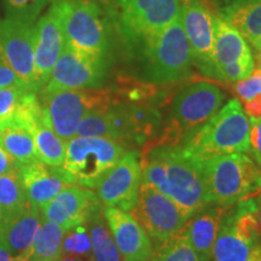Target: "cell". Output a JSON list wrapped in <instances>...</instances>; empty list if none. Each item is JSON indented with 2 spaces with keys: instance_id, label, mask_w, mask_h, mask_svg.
<instances>
[{
  "instance_id": "16",
  "label": "cell",
  "mask_w": 261,
  "mask_h": 261,
  "mask_svg": "<svg viewBox=\"0 0 261 261\" xmlns=\"http://www.w3.org/2000/svg\"><path fill=\"white\" fill-rule=\"evenodd\" d=\"M102 210L97 195L87 188L68 185L41 208L42 218L57 224L65 231L87 224L92 215Z\"/></svg>"
},
{
  "instance_id": "14",
  "label": "cell",
  "mask_w": 261,
  "mask_h": 261,
  "mask_svg": "<svg viewBox=\"0 0 261 261\" xmlns=\"http://www.w3.org/2000/svg\"><path fill=\"white\" fill-rule=\"evenodd\" d=\"M215 16L203 0H190L181 5V24L190 44L194 62L205 75L217 77L213 57Z\"/></svg>"
},
{
  "instance_id": "18",
  "label": "cell",
  "mask_w": 261,
  "mask_h": 261,
  "mask_svg": "<svg viewBox=\"0 0 261 261\" xmlns=\"http://www.w3.org/2000/svg\"><path fill=\"white\" fill-rule=\"evenodd\" d=\"M103 214L123 261H144L152 256L151 240L128 212L104 207Z\"/></svg>"
},
{
  "instance_id": "23",
  "label": "cell",
  "mask_w": 261,
  "mask_h": 261,
  "mask_svg": "<svg viewBox=\"0 0 261 261\" xmlns=\"http://www.w3.org/2000/svg\"><path fill=\"white\" fill-rule=\"evenodd\" d=\"M218 15L261 52V0H225Z\"/></svg>"
},
{
  "instance_id": "40",
  "label": "cell",
  "mask_w": 261,
  "mask_h": 261,
  "mask_svg": "<svg viewBox=\"0 0 261 261\" xmlns=\"http://www.w3.org/2000/svg\"><path fill=\"white\" fill-rule=\"evenodd\" d=\"M248 261H261V244L256 246L250 253Z\"/></svg>"
},
{
  "instance_id": "6",
  "label": "cell",
  "mask_w": 261,
  "mask_h": 261,
  "mask_svg": "<svg viewBox=\"0 0 261 261\" xmlns=\"http://www.w3.org/2000/svg\"><path fill=\"white\" fill-rule=\"evenodd\" d=\"M65 44L89 56L107 60L109 31L99 6L91 0H56Z\"/></svg>"
},
{
  "instance_id": "5",
  "label": "cell",
  "mask_w": 261,
  "mask_h": 261,
  "mask_svg": "<svg viewBox=\"0 0 261 261\" xmlns=\"http://www.w3.org/2000/svg\"><path fill=\"white\" fill-rule=\"evenodd\" d=\"M119 103L112 90H61L42 93V109L55 133L68 142L74 138L77 127L87 114L107 112Z\"/></svg>"
},
{
  "instance_id": "22",
  "label": "cell",
  "mask_w": 261,
  "mask_h": 261,
  "mask_svg": "<svg viewBox=\"0 0 261 261\" xmlns=\"http://www.w3.org/2000/svg\"><path fill=\"white\" fill-rule=\"evenodd\" d=\"M226 207L211 208L195 218H190L181 228L201 261H212L213 247L219 233Z\"/></svg>"
},
{
  "instance_id": "32",
  "label": "cell",
  "mask_w": 261,
  "mask_h": 261,
  "mask_svg": "<svg viewBox=\"0 0 261 261\" xmlns=\"http://www.w3.org/2000/svg\"><path fill=\"white\" fill-rule=\"evenodd\" d=\"M32 91L23 86H9L0 89V129L14 120L24 94Z\"/></svg>"
},
{
  "instance_id": "44",
  "label": "cell",
  "mask_w": 261,
  "mask_h": 261,
  "mask_svg": "<svg viewBox=\"0 0 261 261\" xmlns=\"http://www.w3.org/2000/svg\"><path fill=\"white\" fill-rule=\"evenodd\" d=\"M259 67H261V52H260V56H259Z\"/></svg>"
},
{
  "instance_id": "25",
  "label": "cell",
  "mask_w": 261,
  "mask_h": 261,
  "mask_svg": "<svg viewBox=\"0 0 261 261\" xmlns=\"http://www.w3.org/2000/svg\"><path fill=\"white\" fill-rule=\"evenodd\" d=\"M34 142L39 161L51 167H63L65 142L52 129L44 109L34 127Z\"/></svg>"
},
{
  "instance_id": "9",
  "label": "cell",
  "mask_w": 261,
  "mask_h": 261,
  "mask_svg": "<svg viewBox=\"0 0 261 261\" xmlns=\"http://www.w3.org/2000/svg\"><path fill=\"white\" fill-rule=\"evenodd\" d=\"M126 146L116 140L97 137H74L65 142L63 168L75 184L94 189L99 179L123 158Z\"/></svg>"
},
{
  "instance_id": "11",
  "label": "cell",
  "mask_w": 261,
  "mask_h": 261,
  "mask_svg": "<svg viewBox=\"0 0 261 261\" xmlns=\"http://www.w3.org/2000/svg\"><path fill=\"white\" fill-rule=\"evenodd\" d=\"M257 205L254 198L238 201L237 211L225 212L219 233L213 247V261H248L252 250L259 246L256 218Z\"/></svg>"
},
{
  "instance_id": "37",
  "label": "cell",
  "mask_w": 261,
  "mask_h": 261,
  "mask_svg": "<svg viewBox=\"0 0 261 261\" xmlns=\"http://www.w3.org/2000/svg\"><path fill=\"white\" fill-rule=\"evenodd\" d=\"M244 112L249 117H261V93L244 102Z\"/></svg>"
},
{
  "instance_id": "42",
  "label": "cell",
  "mask_w": 261,
  "mask_h": 261,
  "mask_svg": "<svg viewBox=\"0 0 261 261\" xmlns=\"http://www.w3.org/2000/svg\"><path fill=\"white\" fill-rule=\"evenodd\" d=\"M256 218H257V230H259V236L261 237V198H260L259 207H257Z\"/></svg>"
},
{
  "instance_id": "30",
  "label": "cell",
  "mask_w": 261,
  "mask_h": 261,
  "mask_svg": "<svg viewBox=\"0 0 261 261\" xmlns=\"http://www.w3.org/2000/svg\"><path fill=\"white\" fill-rule=\"evenodd\" d=\"M85 225L65 231L62 242V254L92 260V243L90 232Z\"/></svg>"
},
{
  "instance_id": "12",
  "label": "cell",
  "mask_w": 261,
  "mask_h": 261,
  "mask_svg": "<svg viewBox=\"0 0 261 261\" xmlns=\"http://www.w3.org/2000/svg\"><path fill=\"white\" fill-rule=\"evenodd\" d=\"M107 74V60L79 52L67 44L52 68L42 93L61 90L98 89Z\"/></svg>"
},
{
  "instance_id": "17",
  "label": "cell",
  "mask_w": 261,
  "mask_h": 261,
  "mask_svg": "<svg viewBox=\"0 0 261 261\" xmlns=\"http://www.w3.org/2000/svg\"><path fill=\"white\" fill-rule=\"evenodd\" d=\"M65 45L60 9L56 0L51 8L34 25L35 75L40 90L47 83Z\"/></svg>"
},
{
  "instance_id": "2",
  "label": "cell",
  "mask_w": 261,
  "mask_h": 261,
  "mask_svg": "<svg viewBox=\"0 0 261 261\" xmlns=\"http://www.w3.org/2000/svg\"><path fill=\"white\" fill-rule=\"evenodd\" d=\"M182 150L194 159L246 152L250 149V121L238 99H231L200 128L187 137Z\"/></svg>"
},
{
  "instance_id": "27",
  "label": "cell",
  "mask_w": 261,
  "mask_h": 261,
  "mask_svg": "<svg viewBox=\"0 0 261 261\" xmlns=\"http://www.w3.org/2000/svg\"><path fill=\"white\" fill-rule=\"evenodd\" d=\"M63 236V228L42 218L33 242L31 261H57L62 255Z\"/></svg>"
},
{
  "instance_id": "33",
  "label": "cell",
  "mask_w": 261,
  "mask_h": 261,
  "mask_svg": "<svg viewBox=\"0 0 261 261\" xmlns=\"http://www.w3.org/2000/svg\"><path fill=\"white\" fill-rule=\"evenodd\" d=\"M50 2L51 0H4L5 12L8 16L6 18L34 23L41 10Z\"/></svg>"
},
{
  "instance_id": "24",
  "label": "cell",
  "mask_w": 261,
  "mask_h": 261,
  "mask_svg": "<svg viewBox=\"0 0 261 261\" xmlns=\"http://www.w3.org/2000/svg\"><path fill=\"white\" fill-rule=\"evenodd\" d=\"M0 144L17 163L39 161L34 142V129L31 123L21 117L14 120L0 129Z\"/></svg>"
},
{
  "instance_id": "46",
  "label": "cell",
  "mask_w": 261,
  "mask_h": 261,
  "mask_svg": "<svg viewBox=\"0 0 261 261\" xmlns=\"http://www.w3.org/2000/svg\"><path fill=\"white\" fill-rule=\"evenodd\" d=\"M217 2H221V3H223V2H225V0H217Z\"/></svg>"
},
{
  "instance_id": "29",
  "label": "cell",
  "mask_w": 261,
  "mask_h": 261,
  "mask_svg": "<svg viewBox=\"0 0 261 261\" xmlns=\"http://www.w3.org/2000/svg\"><path fill=\"white\" fill-rule=\"evenodd\" d=\"M152 257L155 261H201L182 230L159 243Z\"/></svg>"
},
{
  "instance_id": "34",
  "label": "cell",
  "mask_w": 261,
  "mask_h": 261,
  "mask_svg": "<svg viewBox=\"0 0 261 261\" xmlns=\"http://www.w3.org/2000/svg\"><path fill=\"white\" fill-rule=\"evenodd\" d=\"M234 92L243 102L250 100L256 94L261 93V67L257 65L249 76L234 83Z\"/></svg>"
},
{
  "instance_id": "41",
  "label": "cell",
  "mask_w": 261,
  "mask_h": 261,
  "mask_svg": "<svg viewBox=\"0 0 261 261\" xmlns=\"http://www.w3.org/2000/svg\"><path fill=\"white\" fill-rule=\"evenodd\" d=\"M57 261H92V260H86V259H81V257H77V256L62 254V255L60 256V259H58Z\"/></svg>"
},
{
  "instance_id": "3",
  "label": "cell",
  "mask_w": 261,
  "mask_h": 261,
  "mask_svg": "<svg viewBox=\"0 0 261 261\" xmlns=\"http://www.w3.org/2000/svg\"><path fill=\"white\" fill-rule=\"evenodd\" d=\"M196 160L200 163L210 203L230 207L261 192V169L244 152Z\"/></svg>"
},
{
  "instance_id": "35",
  "label": "cell",
  "mask_w": 261,
  "mask_h": 261,
  "mask_svg": "<svg viewBox=\"0 0 261 261\" xmlns=\"http://www.w3.org/2000/svg\"><path fill=\"white\" fill-rule=\"evenodd\" d=\"M250 149L257 167L261 169V117H249Z\"/></svg>"
},
{
  "instance_id": "4",
  "label": "cell",
  "mask_w": 261,
  "mask_h": 261,
  "mask_svg": "<svg viewBox=\"0 0 261 261\" xmlns=\"http://www.w3.org/2000/svg\"><path fill=\"white\" fill-rule=\"evenodd\" d=\"M143 76L150 84L180 80L190 70L194 57L180 17L139 45Z\"/></svg>"
},
{
  "instance_id": "15",
  "label": "cell",
  "mask_w": 261,
  "mask_h": 261,
  "mask_svg": "<svg viewBox=\"0 0 261 261\" xmlns=\"http://www.w3.org/2000/svg\"><path fill=\"white\" fill-rule=\"evenodd\" d=\"M142 181V166L136 151H127L96 185V195L104 207L129 212Z\"/></svg>"
},
{
  "instance_id": "26",
  "label": "cell",
  "mask_w": 261,
  "mask_h": 261,
  "mask_svg": "<svg viewBox=\"0 0 261 261\" xmlns=\"http://www.w3.org/2000/svg\"><path fill=\"white\" fill-rule=\"evenodd\" d=\"M87 224L92 243V261H123L102 210L96 212Z\"/></svg>"
},
{
  "instance_id": "19",
  "label": "cell",
  "mask_w": 261,
  "mask_h": 261,
  "mask_svg": "<svg viewBox=\"0 0 261 261\" xmlns=\"http://www.w3.org/2000/svg\"><path fill=\"white\" fill-rule=\"evenodd\" d=\"M15 163L21 175L25 197L40 210L65 187L75 184L74 178L63 167H51L41 161Z\"/></svg>"
},
{
  "instance_id": "20",
  "label": "cell",
  "mask_w": 261,
  "mask_h": 261,
  "mask_svg": "<svg viewBox=\"0 0 261 261\" xmlns=\"http://www.w3.org/2000/svg\"><path fill=\"white\" fill-rule=\"evenodd\" d=\"M41 221V210L27 200L21 210L0 223V236L15 261H31L33 242Z\"/></svg>"
},
{
  "instance_id": "21",
  "label": "cell",
  "mask_w": 261,
  "mask_h": 261,
  "mask_svg": "<svg viewBox=\"0 0 261 261\" xmlns=\"http://www.w3.org/2000/svg\"><path fill=\"white\" fill-rule=\"evenodd\" d=\"M213 57L217 79H219L221 68L238 62L254 60L252 50L240 31L218 14L215 16Z\"/></svg>"
},
{
  "instance_id": "45",
  "label": "cell",
  "mask_w": 261,
  "mask_h": 261,
  "mask_svg": "<svg viewBox=\"0 0 261 261\" xmlns=\"http://www.w3.org/2000/svg\"><path fill=\"white\" fill-rule=\"evenodd\" d=\"M182 3H188V2H190V0H181Z\"/></svg>"
},
{
  "instance_id": "36",
  "label": "cell",
  "mask_w": 261,
  "mask_h": 261,
  "mask_svg": "<svg viewBox=\"0 0 261 261\" xmlns=\"http://www.w3.org/2000/svg\"><path fill=\"white\" fill-rule=\"evenodd\" d=\"M9 86L27 87L23 81L21 80V77H19L18 75L11 69L10 65L6 64L5 62L0 61V89H3V87H9Z\"/></svg>"
},
{
  "instance_id": "8",
  "label": "cell",
  "mask_w": 261,
  "mask_h": 261,
  "mask_svg": "<svg viewBox=\"0 0 261 261\" xmlns=\"http://www.w3.org/2000/svg\"><path fill=\"white\" fill-rule=\"evenodd\" d=\"M225 99V93L214 84L201 81L185 87L173 99L172 121L155 146L178 145L185 133L202 126L219 112Z\"/></svg>"
},
{
  "instance_id": "10",
  "label": "cell",
  "mask_w": 261,
  "mask_h": 261,
  "mask_svg": "<svg viewBox=\"0 0 261 261\" xmlns=\"http://www.w3.org/2000/svg\"><path fill=\"white\" fill-rule=\"evenodd\" d=\"M128 213L158 243L178 233L191 218L171 197L142 181L135 204Z\"/></svg>"
},
{
  "instance_id": "38",
  "label": "cell",
  "mask_w": 261,
  "mask_h": 261,
  "mask_svg": "<svg viewBox=\"0 0 261 261\" xmlns=\"http://www.w3.org/2000/svg\"><path fill=\"white\" fill-rule=\"evenodd\" d=\"M15 168L14 159L5 151L2 144H0V175L5 174Z\"/></svg>"
},
{
  "instance_id": "7",
  "label": "cell",
  "mask_w": 261,
  "mask_h": 261,
  "mask_svg": "<svg viewBox=\"0 0 261 261\" xmlns=\"http://www.w3.org/2000/svg\"><path fill=\"white\" fill-rule=\"evenodd\" d=\"M114 18L129 46H139L145 39L162 31L181 15V0H110Z\"/></svg>"
},
{
  "instance_id": "43",
  "label": "cell",
  "mask_w": 261,
  "mask_h": 261,
  "mask_svg": "<svg viewBox=\"0 0 261 261\" xmlns=\"http://www.w3.org/2000/svg\"><path fill=\"white\" fill-rule=\"evenodd\" d=\"M144 261H155V260H154V257L151 256V257H149V259H146V260H144Z\"/></svg>"
},
{
  "instance_id": "31",
  "label": "cell",
  "mask_w": 261,
  "mask_h": 261,
  "mask_svg": "<svg viewBox=\"0 0 261 261\" xmlns=\"http://www.w3.org/2000/svg\"><path fill=\"white\" fill-rule=\"evenodd\" d=\"M75 137H97L116 140V133L110 123L107 112H94L87 114L77 127Z\"/></svg>"
},
{
  "instance_id": "39",
  "label": "cell",
  "mask_w": 261,
  "mask_h": 261,
  "mask_svg": "<svg viewBox=\"0 0 261 261\" xmlns=\"http://www.w3.org/2000/svg\"><path fill=\"white\" fill-rule=\"evenodd\" d=\"M0 261H15L2 236H0Z\"/></svg>"
},
{
  "instance_id": "1",
  "label": "cell",
  "mask_w": 261,
  "mask_h": 261,
  "mask_svg": "<svg viewBox=\"0 0 261 261\" xmlns=\"http://www.w3.org/2000/svg\"><path fill=\"white\" fill-rule=\"evenodd\" d=\"M142 182L171 197L194 215L210 203L200 163L178 145H159L140 160Z\"/></svg>"
},
{
  "instance_id": "13",
  "label": "cell",
  "mask_w": 261,
  "mask_h": 261,
  "mask_svg": "<svg viewBox=\"0 0 261 261\" xmlns=\"http://www.w3.org/2000/svg\"><path fill=\"white\" fill-rule=\"evenodd\" d=\"M0 61L10 65L28 89L40 90L35 75L34 23L14 18L0 21Z\"/></svg>"
},
{
  "instance_id": "28",
  "label": "cell",
  "mask_w": 261,
  "mask_h": 261,
  "mask_svg": "<svg viewBox=\"0 0 261 261\" xmlns=\"http://www.w3.org/2000/svg\"><path fill=\"white\" fill-rule=\"evenodd\" d=\"M27 202L21 175L15 168L0 175V223L14 215Z\"/></svg>"
}]
</instances>
